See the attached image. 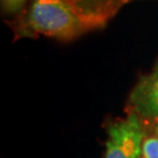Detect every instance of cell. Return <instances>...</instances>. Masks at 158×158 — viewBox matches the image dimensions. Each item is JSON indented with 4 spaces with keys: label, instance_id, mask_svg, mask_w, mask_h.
Listing matches in <instances>:
<instances>
[{
    "label": "cell",
    "instance_id": "cell-1",
    "mask_svg": "<svg viewBox=\"0 0 158 158\" xmlns=\"http://www.w3.org/2000/svg\"><path fill=\"white\" fill-rule=\"evenodd\" d=\"M108 19L73 0H34L27 23L34 33L67 40L102 28Z\"/></svg>",
    "mask_w": 158,
    "mask_h": 158
},
{
    "label": "cell",
    "instance_id": "cell-2",
    "mask_svg": "<svg viewBox=\"0 0 158 158\" xmlns=\"http://www.w3.org/2000/svg\"><path fill=\"white\" fill-rule=\"evenodd\" d=\"M144 131L138 116L131 114L108 128L104 158H143Z\"/></svg>",
    "mask_w": 158,
    "mask_h": 158
},
{
    "label": "cell",
    "instance_id": "cell-3",
    "mask_svg": "<svg viewBox=\"0 0 158 158\" xmlns=\"http://www.w3.org/2000/svg\"><path fill=\"white\" fill-rule=\"evenodd\" d=\"M134 107L148 117H158V69L147 76L131 94Z\"/></svg>",
    "mask_w": 158,
    "mask_h": 158
},
{
    "label": "cell",
    "instance_id": "cell-4",
    "mask_svg": "<svg viewBox=\"0 0 158 158\" xmlns=\"http://www.w3.org/2000/svg\"><path fill=\"white\" fill-rule=\"evenodd\" d=\"M73 1L88 11L95 12L107 18H110L118 11L121 6L128 2V0H73Z\"/></svg>",
    "mask_w": 158,
    "mask_h": 158
},
{
    "label": "cell",
    "instance_id": "cell-5",
    "mask_svg": "<svg viewBox=\"0 0 158 158\" xmlns=\"http://www.w3.org/2000/svg\"><path fill=\"white\" fill-rule=\"evenodd\" d=\"M143 158H158V137H149L144 139Z\"/></svg>",
    "mask_w": 158,
    "mask_h": 158
},
{
    "label": "cell",
    "instance_id": "cell-6",
    "mask_svg": "<svg viewBox=\"0 0 158 158\" xmlns=\"http://www.w3.org/2000/svg\"><path fill=\"white\" fill-rule=\"evenodd\" d=\"M26 0H4V5L7 12H15L25 4Z\"/></svg>",
    "mask_w": 158,
    "mask_h": 158
}]
</instances>
